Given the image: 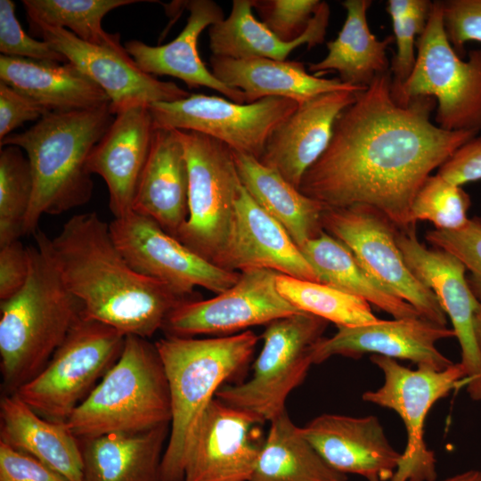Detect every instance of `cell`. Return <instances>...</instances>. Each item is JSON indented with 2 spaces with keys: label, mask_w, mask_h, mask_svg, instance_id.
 Instances as JSON below:
<instances>
[{
  "label": "cell",
  "mask_w": 481,
  "mask_h": 481,
  "mask_svg": "<svg viewBox=\"0 0 481 481\" xmlns=\"http://www.w3.org/2000/svg\"><path fill=\"white\" fill-rule=\"evenodd\" d=\"M114 117L110 103L49 112L29 129L0 141L1 147H20L30 164L33 193L23 235H34L43 216L60 215L91 200L94 183L88 158Z\"/></svg>",
  "instance_id": "cell-3"
},
{
  "label": "cell",
  "mask_w": 481,
  "mask_h": 481,
  "mask_svg": "<svg viewBox=\"0 0 481 481\" xmlns=\"http://www.w3.org/2000/svg\"><path fill=\"white\" fill-rule=\"evenodd\" d=\"M188 167V217L176 235L216 264L230 234L242 184L232 150L206 135L175 129Z\"/></svg>",
  "instance_id": "cell-10"
},
{
  "label": "cell",
  "mask_w": 481,
  "mask_h": 481,
  "mask_svg": "<svg viewBox=\"0 0 481 481\" xmlns=\"http://www.w3.org/2000/svg\"><path fill=\"white\" fill-rule=\"evenodd\" d=\"M29 24L31 34L49 43L106 93L113 115L133 106L175 102L191 94L143 71L125 46L94 45L65 29Z\"/></svg>",
  "instance_id": "cell-17"
},
{
  "label": "cell",
  "mask_w": 481,
  "mask_h": 481,
  "mask_svg": "<svg viewBox=\"0 0 481 481\" xmlns=\"http://www.w3.org/2000/svg\"><path fill=\"white\" fill-rule=\"evenodd\" d=\"M155 128L149 105L128 108L115 115L89 155L88 170L106 183L109 207L114 218L132 212Z\"/></svg>",
  "instance_id": "cell-23"
},
{
  "label": "cell",
  "mask_w": 481,
  "mask_h": 481,
  "mask_svg": "<svg viewBox=\"0 0 481 481\" xmlns=\"http://www.w3.org/2000/svg\"><path fill=\"white\" fill-rule=\"evenodd\" d=\"M232 153L243 188L285 228L298 248L320 235L325 206L303 194L257 158L235 151Z\"/></svg>",
  "instance_id": "cell-31"
},
{
  "label": "cell",
  "mask_w": 481,
  "mask_h": 481,
  "mask_svg": "<svg viewBox=\"0 0 481 481\" xmlns=\"http://www.w3.org/2000/svg\"><path fill=\"white\" fill-rule=\"evenodd\" d=\"M126 335L84 315L45 367L13 394L42 418L66 422L119 358Z\"/></svg>",
  "instance_id": "cell-8"
},
{
  "label": "cell",
  "mask_w": 481,
  "mask_h": 481,
  "mask_svg": "<svg viewBox=\"0 0 481 481\" xmlns=\"http://www.w3.org/2000/svg\"><path fill=\"white\" fill-rule=\"evenodd\" d=\"M298 106L287 98L238 103L216 95L192 94L149 107L157 128L198 132L259 159L272 133Z\"/></svg>",
  "instance_id": "cell-13"
},
{
  "label": "cell",
  "mask_w": 481,
  "mask_h": 481,
  "mask_svg": "<svg viewBox=\"0 0 481 481\" xmlns=\"http://www.w3.org/2000/svg\"><path fill=\"white\" fill-rule=\"evenodd\" d=\"M442 12L446 37L460 56L468 42L481 43V0L442 1Z\"/></svg>",
  "instance_id": "cell-43"
},
{
  "label": "cell",
  "mask_w": 481,
  "mask_h": 481,
  "mask_svg": "<svg viewBox=\"0 0 481 481\" xmlns=\"http://www.w3.org/2000/svg\"><path fill=\"white\" fill-rule=\"evenodd\" d=\"M300 428L326 463L345 475L390 480L401 458L375 416L324 413Z\"/></svg>",
  "instance_id": "cell-21"
},
{
  "label": "cell",
  "mask_w": 481,
  "mask_h": 481,
  "mask_svg": "<svg viewBox=\"0 0 481 481\" xmlns=\"http://www.w3.org/2000/svg\"><path fill=\"white\" fill-rule=\"evenodd\" d=\"M0 441L27 453L69 481H84L78 439L65 422L45 420L15 394L0 400Z\"/></svg>",
  "instance_id": "cell-27"
},
{
  "label": "cell",
  "mask_w": 481,
  "mask_h": 481,
  "mask_svg": "<svg viewBox=\"0 0 481 481\" xmlns=\"http://www.w3.org/2000/svg\"><path fill=\"white\" fill-rule=\"evenodd\" d=\"M170 424L139 433L78 439L84 481H162L161 461Z\"/></svg>",
  "instance_id": "cell-29"
},
{
  "label": "cell",
  "mask_w": 481,
  "mask_h": 481,
  "mask_svg": "<svg viewBox=\"0 0 481 481\" xmlns=\"http://www.w3.org/2000/svg\"><path fill=\"white\" fill-rule=\"evenodd\" d=\"M257 424L250 414L215 397L193 437L183 481H249L261 447L252 439Z\"/></svg>",
  "instance_id": "cell-19"
},
{
  "label": "cell",
  "mask_w": 481,
  "mask_h": 481,
  "mask_svg": "<svg viewBox=\"0 0 481 481\" xmlns=\"http://www.w3.org/2000/svg\"><path fill=\"white\" fill-rule=\"evenodd\" d=\"M370 360L384 380L379 388L364 392L363 400L394 411L406 430V444L389 481H435L436 460L425 442V421L433 405L464 379L461 364L442 371L424 366L412 370L382 355H371Z\"/></svg>",
  "instance_id": "cell-11"
},
{
  "label": "cell",
  "mask_w": 481,
  "mask_h": 481,
  "mask_svg": "<svg viewBox=\"0 0 481 481\" xmlns=\"http://www.w3.org/2000/svg\"><path fill=\"white\" fill-rule=\"evenodd\" d=\"M170 422L169 387L155 343L127 335L118 361L65 424L80 439L139 433Z\"/></svg>",
  "instance_id": "cell-6"
},
{
  "label": "cell",
  "mask_w": 481,
  "mask_h": 481,
  "mask_svg": "<svg viewBox=\"0 0 481 481\" xmlns=\"http://www.w3.org/2000/svg\"><path fill=\"white\" fill-rule=\"evenodd\" d=\"M258 337L250 330L208 338L167 337L155 342L168 382L171 422L162 481H183L200 420L221 385L244 369Z\"/></svg>",
  "instance_id": "cell-4"
},
{
  "label": "cell",
  "mask_w": 481,
  "mask_h": 481,
  "mask_svg": "<svg viewBox=\"0 0 481 481\" xmlns=\"http://www.w3.org/2000/svg\"><path fill=\"white\" fill-rule=\"evenodd\" d=\"M29 273L28 249L20 240L0 246V301L7 300L20 291Z\"/></svg>",
  "instance_id": "cell-46"
},
{
  "label": "cell",
  "mask_w": 481,
  "mask_h": 481,
  "mask_svg": "<svg viewBox=\"0 0 481 481\" xmlns=\"http://www.w3.org/2000/svg\"><path fill=\"white\" fill-rule=\"evenodd\" d=\"M249 481H347L320 456L287 411L270 421Z\"/></svg>",
  "instance_id": "cell-34"
},
{
  "label": "cell",
  "mask_w": 481,
  "mask_h": 481,
  "mask_svg": "<svg viewBox=\"0 0 481 481\" xmlns=\"http://www.w3.org/2000/svg\"><path fill=\"white\" fill-rule=\"evenodd\" d=\"M33 193L30 164L23 151L5 145L0 151V246L20 240Z\"/></svg>",
  "instance_id": "cell-37"
},
{
  "label": "cell",
  "mask_w": 481,
  "mask_h": 481,
  "mask_svg": "<svg viewBox=\"0 0 481 481\" xmlns=\"http://www.w3.org/2000/svg\"><path fill=\"white\" fill-rule=\"evenodd\" d=\"M391 82L390 71L379 75L340 112L298 190L326 208L372 207L406 230L415 227L412 206L425 180L478 133L440 128L430 120L434 98L399 104Z\"/></svg>",
  "instance_id": "cell-1"
},
{
  "label": "cell",
  "mask_w": 481,
  "mask_h": 481,
  "mask_svg": "<svg viewBox=\"0 0 481 481\" xmlns=\"http://www.w3.org/2000/svg\"><path fill=\"white\" fill-rule=\"evenodd\" d=\"M216 265L234 272L268 269L318 281L298 246L285 228L241 188L227 242Z\"/></svg>",
  "instance_id": "cell-20"
},
{
  "label": "cell",
  "mask_w": 481,
  "mask_h": 481,
  "mask_svg": "<svg viewBox=\"0 0 481 481\" xmlns=\"http://www.w3.org/2000/svg\"><path fill=\"white\" fill-rule=\"evenodd\" d=\"M426 240L435 248L456 257L469 272L467 281L481 303V218L474 216L458 230L428 231Z\"/></svg>",
  "instance_id": "cell-40"
},
{
  "label": "cell",
  "mask_w": 481,
  "mask_h": 481,
  "mask_svg": "<svg viewBox=\"0 0 481 481\" xmlns=\"http://www.w3.org/2000/svg\"><path fill=\"white\" fill-rule=\"evenodd\" d=\"M452 337V329L420 316L338 327L332 337H323L316 343L313 363H322L335 355L357 359L371 354L442 371L454 363L436 348V343Z\"/></svg>",
  "instance_id": "cell-18"
},
{
  "label": "cell",
  "mask_w": 481,
  "mask_h": 481,
  "mask_svg": "<svg viewBox=\"0 0 481 481\" xmlns=\"http://www.w3.org/2000/svg\"><path fill=\"white\" fill-rule=\"evenodd\" d=\"M396 243L409 270L435 294L451 320L461 346L460 363L465 372L458 388L466 387L472 400L481 401V354L474 330V317L480 302L469 286L466 267L449 252L428 249L420 243L415 227L398 229Z\"/></svg>",
  "instance_id": "cell-16"
},
{
  "label": "cell",
  "mask_w": 481,
  "mask_h": 481,
  "mask_svg": "<svg viewBox=\"0 0 481 481\" xmlns=\"http://www.w3.org/2000/svg\"><path fill=\"white\" fill-rule=\"evenodd\" d=\"M328 321L300 312L268 323L263 347L244 383L220 387L216 397L264 423L286 411L293 389L306 377L316 343L323 338Z\"/></svg>",
  "instance_id": "cell-9"
},
{
  "label": "cell",
  "mask_w": 481,
  "mask_h": 481,
  "mask_svg": "<svg viewBox=\"0 0 481 481\" xmlns=\"http://www.w3.org/2000/svg\"><path fill=\"white\" fill-rule=\"evenodd\" d=\"M440 481H481V470L469 469Z\"/></svg>",
  "instance_id": "cell-48"
},
{
  "label": "cell",
  "mask_w": 481,
  "mask_h": 481,
  "mask_svg": "<svg viewBox=\"0 0 481 481\" xmlns=\"http://www.w3.org/2000/svg\"><path fill=\"white\" fill-rule=\"evenodd\" d=\"M436 174L459 186L481 180V135H477L459 147Z\"/></svg>",
  "instance_id": "cell-47"
},
{
  "label": "cell",
  "mask_w": 481,
  "mask_h": 481,
  "mask_svg": "<svg viewBox=\"0 0 481 481\" xmlns=\"http://www.w3.org/2000/svg\"><path fill=\"white\" fill-rule=\"evenodd\" d=\"M322 224L379 285L412 305L422 318L446 326V314L436 297L404 260L396 243L398 228L382 213L367 205L326 208Z\"/></svg>",
  "instance_id": "cell-12"
},
{
  "label": "cell",
  "mask_w": 481,
  "mask_h": 481,
  "mask_svg": "<svg viewBox=\"0 0 481 481\" xmlns=\"http://www.w3.org/2000/svg\"><path fill=\"white\" fill-rule=\"evenodd\" d=\"M299 249L314 269L319 282L361 298L387 313L394 319L420 316L412 305L374 281L360 265L353 253L325 231Z\"/></svg>",
  "instance_id": "cell-33"
},
{
  "label": "cell",
  "mask_w": 481,
  "mask_h": 481,
  "mask_svg": "<svg viewBox=\"0 0 481 481\" xmlns=\"http://www.w3.org/2000/svg\"><path fill=\"white\" fill-rule=\"evenodd\" d=\"M432 2L417 0L414 8L404 16L389 15L392 20L396 52L391 62V92L395 96L410 77L416 61V37L425 29Z\"/></svg>",
  "instance_id": "cell-39"
},
{
  "label": "cell",
  "mask_w": 481,
  "mask_h": 481,
  "mask_svg": "<svg viewBox=\"0 0 481 481\" xmlns=\"http://www.w3.org/2000/svg\"><path fill=\"white\" fill-rule=\"evenodd\" d=\"M322 1L252 0V6L280 40L289 43L303 35Z\"/></svg>",
  "instance_id": "cell-41"
},
{
  "label": "cell",
  "mask_w": 481,
  "mask_h": 481,
  "mask_svg": "<svg viewBox=\"0 0 481 481\" xmlns=\"http://www.w3.org/2000/svg\"><path fill=\"white\" fill-rule=\"evenodd\" d=\"M413 69L393 96L399 104L419 97L437 102L435 124L446 131H481V47L467 60L455 52L446 37L442 1L432 2L422 34L416 41Z\"/></svg>",
  "instance_id": "cell-7"
},
{
  "label": "cell",
  "mask_w": 481,
  "mask_h": 481,
  "mask_svg": "<svg viewBox=\"0 0 481 481\" xmlns=\"http://www.w3.org/2000/svg\"><path fill=\"white\" fill-rule=\"evenodd\" d=\"M209 61L214 76L228 86L240 90L245 94L246 103L268 97L287 98L301 103L330 92L363 91L342 83L339 78L313 75L300 61L214 55Z\"/></svg>",
  "instance_id": "cell-26"
},
{
  "label": "cell",
  "mask_w": 481,
  "mask_h": 481,
  "mask_svg": "<svg viewBox=\"0 0 481 481\" xmlns=\"http://www.w3.org/2000/svg\"><path fill=\"white\" fill-rule=\"evenodd\" d=\"M49 112L29 96L0 81V141L23 123L39 120Z\"/></svg>",
  "instance_id": "cell-44"
},
{
  "label": "cell",
  "mask_w": 481,
  "mask_h": 481,
  "mask_svg": "<svg viewBox=\"0 0 481 481\" xmlns=\"http://www.w3.org/2000/svg\"><path fill=\"white\" fill-rule=\"evenodd\" d=\"M368 481H380L378 477L369 478Z\"/></svg>",
  "instance_id": "cell-50"
},
{
  "label": "cell",
  "mask_w": 481,
  "mask_h": 481,
  "mask_svg": "<svg viewBox=\"0 0 481 481\" xmlns=\"http://www.w3.org/2000/svg\"><path fill=\"white\" fill-rule=\"evenodd\" d=\"M109 227L116 246L134 269L183 295L192 297L196 287L218 294L240 277V272L204 258L156 222L135 212L114 218Z\"/></svg>",
  "instance_id": "cell-15"
},
{
  "label": "cell",
  "mask_w": 481,
  "mask_h": 481,
  "mask_svg": "<svg viewBox=\"0 0 481 481\" xmlns=\"http://www.w3.org/2000/svg\"><path fill=\"white\" fill-rule=\"evenodd\" d=\"M469 195L439 175H429L418 191L412 206V221H429L438 230H458L469 218Z\"/></svg>",
  "instance_id": "cell-38"
},
{
  "label": "cell",
  "mask_w": 481,
  "mask_h": 481,
  "mask_svg": "<svg viewBox=\"0 0 481 481\" xmlns=\"http://www.w3.org/2000/svg\"><path fill=\"white\" fill-rule=\"evenodd\" d=\"M358 93L334 91L298 103L272 133L259 161L299 189L305 173L328 147L338 116Z\"/></svg>",
  "instance_id": "cell-22"
},
{
  "label": "cell",
  "mask_w": 481,
  "mask_h": 481,
  "mask_svg": "<svg viewBox=\"0 0 481 481\" xmlns=\"http://www.w3.org/2000/svg\"><path fill=\"white\" fill-rule=\"evenodd\" d=\"M140 0H23L29 23L69 30L87 43L121 46L118 34L102 28V20L110 11L140 3Z\"/></svg>",
  "instance_id": "cell-35"
},
{
  "label": "cell",
  "mask_w": 481,
  "mask_h": 481,
  "mask_svg": "<svg viewBox=\"0 0 481 481\" xmlns=\"http://www.w3.org/2000/svg\"><path fill=\"white\" fill-rule=\"evenodd\" d=\"M0 52L2 55L58 63L67 58L49 43L37 40L23 30L15 15L12 0H0Z\"/></svg>",
  "instance_id": "cell-42"
},
{
  "label": "cell",
  "mask_w": 481,
  "mask_h": 481,
  "mask_svg": "<svg viewBox=\"0 0 481 481\" xmlns=\"http://www.w3.org/2000/svg\"><path fill=\"white\" fill-rule=\"evenodd\" d=\"M0 79L50 112L110 103L106 93L74 64L0 55Z\"/></svg>",
  "instance_id": "cell-30"
},
{
  "label": "cell",
  "mask_w": 481,
  "mask_h": 481,
  "mask_svg": "<svg viewBox=\"0 0 481 481\" xmlns=\"http://www.w3.org/2000/svg\"><path fill=\"white\" fill-rule=\"evenodd\" d=\"M27 247L24 287L0 302V369L4 394H13L48 363L83 306L68 289L43 245Z\"/></svg>",
  "instance_id": "cell-5"
},
{
  "label": "cell",
  "mask_w": 481,
  "mask_h": 481,
  "mask_svg": "<svg viewBox=\"0 0 481 481\" xmlns=\"http://www.w3.org/2000/svg\"><path fill=\"white\" fill-rule=\"evenodd\" d=\"M370 0H346V20L334 40L326 43L327 55L309 65V71L324 73L337 71L339 80L350 86L365 90L379 76L387 71V54L394 37L378 39L371 31L367 21Z\"/></svg>",
  "instance_id": "cell-32"
},
{
  "label": "cell",
  "mask_w": 481,
  "mask_h": 481,
  "mask_svg": "<svg viewBox=\"0 0 481 481\" xmlns=\"http://www.w3.org/2000/svg\"><path fill=\"white\" fill-rule=\"evenodd\" d=\"M188 167L175 129L155 128L132 211L176 237L188 217Z\"/></svg>",
  "instance_id": "cell-25"
},
{
  "label": "cell",
  "mask_w": 481,
  "mask_h": 481,
  "mask_svg": "<svg viewBox=\"0 0 481 481\" xmlns=\"http://www.w3.org/2000/svg\"><path fill=\"white\" fill-rule=\"evenodd\" d=\"M34 237L82 304L83 315L126 336L151 338L175 306L195 298L134 269L95 212L72 216L53 238L40 229Z\"/></svg>",
  "instance_id": "cell-2"
},
{
  "label": "cell",
  "mask_w": 481,
  "mask_h": 481,
  "mask_svg": "<svg viewBox=\"0 0 481 481\" xmlns=\"http://www.w3.org/2000/svg\"><path fill=\"white\" fill-rule=\"evenodd\" d=\"M278 273L268 269L240 272L238 281L216 297L180 303L168 314L161 330L167 337H222L300 313L278 291Z\"/></svg>",
  "instance_id": "cell-14"
},
{
  "label": "cell",
  "mask_w": 481,
  "mask_h": 481,
  "mask_svg": "<svg viewBox=\"0 0 481 481\" xmlns=\"http://www.w3.org/2000/svg\"><path fill=\"white\" fill-rule=\"evenodd\" d=\"M474 330L477 344L481 354V303L479 304V306L475 314Z\"/></svg>",
  "instance_id": "cell-49"
},
{
  "label": "cell",
  "mask_w": 481,
  "mask_h": 481,
  "mask_svg": "<svg viewBox=\"0 0 481 481\" xmlns=\"http://www.w3.org/2000/svg\"><path fill=\"white\" fill-rule=\"evenodd\" d=\"M0 481H69L38 461L0 441Z\"/></svg>",
  "instance_id": "cell-45"
},
{
  "label": "cell",
  "mask_w": 481,
  "mask_h": 481,
  "mask_svg": "<svg viewBox=\"0 0 481 481\" xmlns=\"http://www.w3.org/2000/svg\"><path fill=\"white\" fill-rule=\"evenodd\" d=\"M330 13L329 4L322 1L303 35L286 43L256 19L252 0H233L229 15L208 29L209 49L219 57L286 61L303 45L311 49L324 42Z\"/></svg>",
  "instance_id": "cell-28"
},
{
  "label": "cell",
  "mask_w": 481,
  "mask_h": 481,
  "mask_svg": "<svg viewBox=\"0 0 481 481\" xmlns=\"http://www.w3.org/2000/svg\"><path fill=\"white\" fill-rule=\"evenodd\" d=\"M189 11L186 24L171 42L152 46L139 40H130L125 48L144 72L171 76L183 81L189 88L208 87L230 101L246 103L245 94L217 79L201 60L198 51L200 35L206 29L224 19L221 6L212 0L186 1Z\"/></svg>",
  "instance_id": "cell-24"
},
{
  "label": "cell",
  "mask_w": 481,
  "mask_h": 481,
  "mask_svg": "<svg viewBox=\"0 0 481 481\" xmlns=\"http://www.w3.org/2000/svg\"><path fill=\"white\" fill-rule=\"evenodd\" d=\"M276 287L300 312L331 322L337 327L358 326L380 320L366 301L322 282L278 273Z\"/></svg>",
  "instance_id": "cell-36"
}]
</instances>
